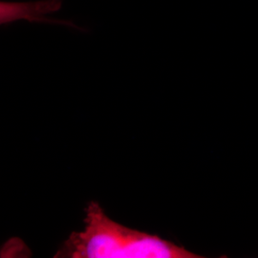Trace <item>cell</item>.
<instances>
[{"instance_id": "6da1fadb", "label": "cell", "mask_w": 258, "mask_h": 258, "mask_svg": "<svg viewBox=\"0 0 258 258\" xmlns=\"http://www.w3.org/2000/svg\"><path fill=\"white\" fill-rule=\"evenodd\" d=\"M85 213L83 231H73L55 257H202L157 235L113 221L96 202L89 203Z\"/></svg>"}, {"instance_id": "7a4b0ae2", "label": "cell", "mask_w": 258, "mask_h": 258, "mask_svg": "<svg viewBox=\"0 0 258 258\" xmlns=\"http://www.w3.org/2000/svg\"><path fill=\"white\" fill-rule=\"evenodd\" d=\"M62 0H37V1H1L0 2V25L7 26L16 21L25 19L29 22L64 25L86 32L71 20L48 19L47 16L61 9Z\"/></svg>"}]
</instances>
